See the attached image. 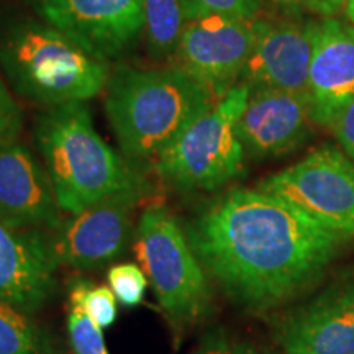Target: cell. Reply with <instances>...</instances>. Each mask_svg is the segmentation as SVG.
<instances>
[{"label":"cell","mask_w":354,"mask_h":354,"mask_svg":"<svg viewBox=\"0 0 354 354\" xmlns=\"http://www.w3.org/2000/svg\"><path fill=\"white\" fill-rule=\"evenodd\" d=\"M190 248L230 299L263 310L315 279L338 250L331 232L263 189H234L187 227Z\"/></svg>","instance_id":"obj_1"},{"label":"cell","mask_w":354,"mask_h":354,"mask_svg":"<svg viewBox=\"0 0 354 354\" xmlns=\"http://www.w3.org/2000/svg\"><path fill=\"white\" fill-rule=\"evenodd\" d=\"M216 97L184 71L117 66L105 86V113L131 165L154 162L159 153Z\"/></svg>","instance_id":"obj_2"},{"label":"cell","mask_w":354,"mask_h":354,"mask_svg":"<svg viewBox=\"0 0 354 354\" xmlns=\"http://www.w3.org/2000/svg\"><path fill=\"white\" fill-rule=\"evenodd\" d=\"M33 136L63 214H77L120 194H141L138 174L97 133L84 102L44 110Z\"/></svg>","instance_id":"obj_3"},{"label":"cell","mask_w":354,"mask_h":354,"mask_svg":"<svg viewBox=\"0 0 354 354\" xmlns=\"http://www.w3.org/2000/svg\"><path fill=\"white\" fill-rule=\"evenodd\" d=\"M0 73L17 95L50 109L94 99L112 69L55 26L19 17L0 24Z\"/></svg>","instance_id":"obj_4"},{"label":"cell","mask_w":354,"mask_h":354,"mask_svg":"<svg viewBox=\"0 0 354 354\" xmlns=\"http://www.w3.org/2000/svg\"><path fill=\"white\" fill-rule=\"evenodd\" d=\"M251 88L238 82L184 128L153 162L167 184L179 190H215L243 169L245 148L236 123Z\"/></svg>","instance_id":"obj_5"},{"label":"cell","mask_w":354,"mask_h":354,"mask_svg":"<svg viewBox=\"0 0 354 354\" xmlns=\"http://www.w3.org/2000/svg\"><path fill=\"white\" fill-rule=\"evenodd\" d=\"M133 250L174 328L183 330L203 317L210 302L205 269L165 205L154 203L143 210Z\"/></svg>","instance_id":"obj_6"},{"label":"cell","mask_w":354,"mask_h":354,"mask_svg":"<svg viewBox=\"0 0 354 354\" xmlns=\"http://www.w3.org/2000/svg\"><path fill=\"white\" fill-rule=\"evenodd\" d=\"M259 189L292 202L331 232L354 234V161L333 146L313 149Z\"/></svg>","instance_id":"obj_7"},{"label":"cell","mask_w":354,"mask_h":354,"mask_svg":"<svg viewBox=\"0 0 354 354\" xmlns=\"http://www.w3.org/2000/svg\"><path fill=\"white\" fill-rule=\"evenodd\" d=\"M256 21L202 15L185 21L172 66L203 84L216 99L241 77L256 39Z\"/></svg>","instance_id":"obj_8"},{"label":"cell","mask_w":354,"mask_h":354,"mask_svg":"<svg viewBox=\"0 0 354 354\" xmlns=\"http://www.w3.org/2000/svg\"><path fill=\"white\" fill-rule=\"evenodd\" d=\"M44 24L104 61L127 55L143 35L145 0H30Z\"/></svg>","instance_id":"obj_9"},{"label":"cell","mask_w":354,"mask_h":354,"mask_svg":"<svg viewBox=\"0 0 354 354\" xmlns=\"http://www.w3.org/2000/svg\"><path fill=\"white\" fill-rule=\"evenodd\" d=\"M141 194H120L68 215L46 233L57 266L95 269L118 258L133 234V210Z\"/></svg>","instance_id":"obj_10"},{"label":"cell","mask_w":354,"mask_h":354,"mask_svg":"<svg viewBox=\"0 0 354 354\" xmlns=\"http://www.w3.org/2000/svg\"><path fill=\"white\" fill-rule=\"evenodd\" d=\"M276 338L287 354H354V277L294 310Z\"/></svg>","instance_id":"obj_11"},{"label":"cell","mask_w":354,"mask_h":354,"mask_svg":"<svg viewBox=\"0 0 354 354\" xmlns=\"http://www.w3.org/2000/svg\"><path fill=\"white\" fill-rule=\"evenodd\" d=\"M56 269L46 233L0 220V300L35 315L55 295Z\"/></svg>","instance_id":"obj_12"},{"label":"cell","mask_w":354,"mask_h":354,"mask_svg":"<svg viewBox=\"0 0 354 354\" xmlns=\"http://www.w3.org/2000/svg\"><path fill=\"white\" fill-rule=\"evenodd\" d=\"M0 220L41 232L63 221L46 167L20 141L0 148Z\"/></svg>","instance_id":"obj_13"},{"label":"cell","mask_w":354,"mask_h":354,"mask_svg":"<svg viewBox=\"0 0 354 354\" xmlns=\"http://www.w3.org/2000/svg\"><path fill=\"white\" fill-rule=\"evenodd\" d=\"M310 109L312 99L308 92L282 88L251 91L236 123L243 148L258 158L294 151L308 135Z\"/></svg>","instance_id":"obj_14"},{"label":"cell","mask_w":354,"mask_h":354,"mask_svg":"<svg viewBox=\"0 0 354 354\" xmlns=\"http://www.w3.org/2000/svg\"><path fill=\"white\" fill-rule=\"evenodd\" d=\"M312 122L331 127L354 99V25L342 20L313 21V46L308 73Z\"/></svg>","instance_id":"obj_15"},{"label":"cell","mask_w":354,"mask_h":354,"mask_svg":"<svg viewBox=\"0 0 354 354\" xmlns=\"http://www.w3.org/2000/svg\"><path fill=\"white\" fill-rule=\"evenodd\" d=\"M313 21L271 24L256 21V39L241 73L251 91L282 88L308 92Z\"/></svg>","instance_id":"obj_16"},{"label":"cell","mask_w":354,"mask_h":354,"mask_svg":"<svg viewBox=\"0 0 354 354\" xmlns=\"http://www.w3.org/2000/svg\"><path fill=\"white\" fill-rule=\"evenodd\" d=\"M180 0H145L143 37L149 56L158 61H172L185 26Z\"/></svg>","instance_id":"obj_17"},{"label":"cell","mask_w":354,"mask_h":354,"mask_svg":"<svg viewBox=\"0 0 354 354\" xmlns=\"http://www.w3.org/2000/svg\"><path fill=\"white\" fill-rule=\"evenodd\" d=\"M0 354H55V346L32 315L0 300Z\"/></svg>","instance_id":"obj_18"},{"label":"cell","mask_w":354,"mask_h":354,"mask_svg":"<svg viewBox=\"0 0 354 354\" xmlns=\"http://www.w3.org/2000/svg\"><path fill=\"white\" fill-rule=\"evenodd\" d=\"M88 281L77 279L69 287L68 335L74 354H109L104 330L84 308V292Z\"/></svg>","instance_id":"obj_19"},{"label":"cell","mask_w":354,"mask_h":354,"mask_svg":"<svg viewBox=\"0 0 354 354\" xmlns=\"http://www.w3.org/2000/svg\"><path fill=\"white\" fill-rule=\"evenodd\" d=\"M107 281L115 297L125 307H136L143 302L145 292L148 289V277L140 266L131 263L112 266L109 269Z\"/></svg>","instance_id":"obj_20"},{"label":"cell","mask_w":354,"mask_h":354,"mask_svg":"<svg viewBox=\"0 0 354 354\" xmlns=\"http://www.w3.org/2000/svg\"><path fill=\"white\" fill-rule=\"evenodd\" d=\"M185 19L202 15H228L254 20L263 0H180Z\"/></svg>","instance_id":"obj_21"},{"label":"cell","mask_w":354,"mask_h":354,"mask_svg":"<svg viewBox=\"0 0 354 354\" xmlns=\"http://www.w3.org/2000/svg\"><path fill=\"white\" fill-rule=\"evenodd\" d=\"M24 130V110L0 73V148L17 143Z\"/></svg>","instance_id":"obj_22"},{"label":"cell","mask_w":354,"mask_h":354,"mask_svg":"<svg viewBox=\"0 0 354 354\" xmlns=\"http://www.w3.org/2000/svg\"><path fill=\"white\" fill-rule=\"evenodd\" d=\"M117 297L107 286H94L88 282L84 292V308L102 330L112 326L117 320Z\"/></svg>","instance_id":"obj_23"},{"label":"cell","mask_w":354,"mask_h":354,"mask_svg":"<svg viewBox=\"0 0 354 354\" xmlns=\"http://www.w3.org/2000/svg\"><path fill=\"white\" fill-rule=\"evenodd\" d=\"M190 354H259L248 343L236 342L225 333H210Z\"/></svg>","instance_id":"obj_24"},{"label":"cell","mask_w":354,"mask_h":354,"mask_svg":"<svg viewBox=\"0 0 354 354\" xmlns=\"http://www.w3.org/2000/svg\"><path fill=\"white\" fill-rule=\"evenodd\" d=\"M331 130L343 146L344 153L354 161V99L344 107L331 123Z\"/></svg>","instance_id":"obj_25"},{"label":"cell","mask_w":354,"mask_h":354,"mask_svg":"<svg viewBox=\"0 0 354 354\" xmlns=\"http://www.w3.org/2000/svg\"><path fill=\"white\" fill-rule=\"evenodd\" d=\"M344 3H346V0H304L305 8L323 17V19H331L336 13L344 10Z\"/></svg>","instance_id":"obj_26"},{"label":"cell","mask_w":354,"mask_h":354,"mask_svg":"<svg viewBox=\"0 0 354 354\" xmlns=\"http://www.w3.org/2000/svg\"><path fill=\"white\" fill-rule=\"evenodd\" d=\"M274 6L282 8V10L289 12V13H295L300 7L304 6V0H271Z\"/></svg>","instance_id":"obj_27"},{"label":"cell","mask_w":354,"mask_h":354,"mask_svg":"<svg viewBox=\"0 0 354 354\" xmlns=\"http://www.w3.org/2000/svg\"><path fill=\"white\" fill-rule=\"evenodd\" d=\"M344 13H346L349 24L354 25V0H346V3H344Z\"/></svg>","instance_id":"obj_28"}]
</instances>
